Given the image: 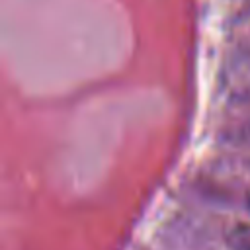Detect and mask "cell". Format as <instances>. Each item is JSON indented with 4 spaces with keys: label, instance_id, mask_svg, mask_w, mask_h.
I'll use <instances>...</instances> for the list:
<instances>
[{
    "label": "cell",
    "instance_id": "6da1fadb",
    "mask_svg": "<svg viewBox=\"0 0 250 250\" xmlns=\"http://www.w3.org/2000/svg\"><path fill=\"white\" fill-rule=\"evenodd\" d=\"M227 246L230 250H250V225H234L227 232Z\"/></svg>",
    "mask_w": 250,
    "mask_h": 250
},
{
    "label": "cell",
    "instance_id": "7a4b0ae2",
    "mask_svg": "<svg viewBox=\"0 0 250 250\" xmlns=\"http://www.w3.org/2000/svg\"><path fill=\"white\" fill-rule=\"evenodd\" d=\"M248 209H250V197H248Z\"/></svg>",
    "mask_w": 250,
    "mask_h": 250
}]
</instances>
